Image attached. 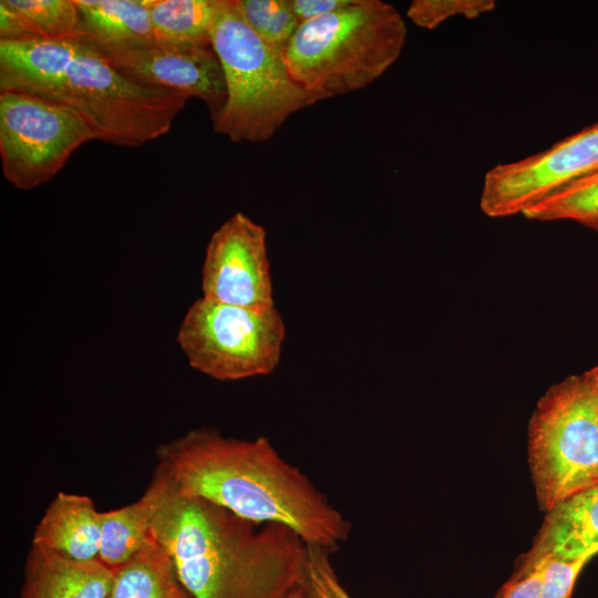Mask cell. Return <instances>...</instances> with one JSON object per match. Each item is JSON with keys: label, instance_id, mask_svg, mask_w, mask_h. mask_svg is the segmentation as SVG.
Segmentation results:
<instances>
[{"label": "cell", "instance_id": "25", "mask_svg": "<svg viewBox=\"0 0 598 598\" xmlns=\"http://www.w3.org/2000/svg\"><path fill=\"white\" fill-rule=\"evenodd\" d=\"M592 557L574 561L547 558L539 598H571L576 580Z\"/></svg>", "mask_w": 598, "mask_h": 598}, {"label": "cell", "instance_id": "24", "mask_svg": "<svg viewBox=\"0 0 598 598\" xmlns=\"http://www.w3.org/2000/svg\"><path fill=\"white\" fill-rule=\"evenodd\" d=\"M547 558L529 559L523 556L513 576L494 598H539Z\"/></svg>", "mask_w": 598, "mask_h": 598}, {"label": "cell", "instance_id": "19", "mask_svg": "<svg viewBox=\"0 0 598 598\" xmlns=\"http://www.w3.org/2000/svg\"><path fill=\"white\" fill-rule=\"evenodd\" d=\"M522 215L537 221L570 220L598 233V171L561 186Z\"/></svg>", "mask_w": 598, "mask_h": 598}, {"label": "cell", "instance_id": "21", "mask_svg": "<svg viewBox=\"0 0 598 598\" xmlns=\"http://www.w3.org/2000/svg\"><path fill=\"white\" fill-rule=\"evenodd\" d=\"M249 28L270 48L285 55L300 22L289 0H235Z\"/></svg>", "mask_w": 598, "mask_h": 598}, {"label": "cell", "instance_id": "14", "mask_svg": "<svg viewBox=\"0 0 598 598\" xmlns=\"http://www.w3.org/2000/svg\"><path fill=\"white\" fill-rule=\"evenodd\" d=\"M101 512L91 497L59 492L34 528L32 544L75 560L99 559Z\"/></svg>", "mask_w": 598, "mask_h": 598}, {"label": "cell", "instance_id": "13", "mask_svg": "<svg viewBox=\"0 0 598 598\" xmlns=\"http://www.w3.org/2000/svg\"><path fill=\"white\" fill-rule=\"evenodd\" d=\"M598 554V481L546 513L529 559L574 561Z\"/></svg>", "mask_w": 598, "mask_h": 598}, {"label": "cell", "instance_id": "26", "mask_svg": "<svg viewBox=\"0 0 598 598\" xmlns=\"http://www.w3.org/2000/svg\"><path fill=\"white\" fill-rule=\"evenodd\" d=\"M351 0H289L290 7L300 23L308 22L337 11Z\"/></svg>", "mask_w": 598, "mask_h": 598}, {"label": "cell", "instance_id": "4", "mask_svg": "<svg viewBox=\"0 0 598 598\" xmlns=\"http://www.w3.org/2000/svg\"><path fill=\"white\" fill-rule=\"evenodd\" d=\"M406 33L403 17L391 3L351 0L300 23L283 56L293 78L326 100L379 79L400 56Z\"/></svg>", "mask_w": 598, "mask_h": 598}, {"label": "cell", "instance_id": "27", "mask_svg": "<svg viewBox=\"0 0 598 598\" xmlns=\"http://www.w3.org/2000/svg\"><path fill=\"white\" fill-rule=\"evenodd\" d=\"M32 39L21 16L6 0L0 1V41Z\"/></svg>", "mask_w": 598, "mask_h": 598}, {"label": "cell", "instance_id": "3", "mask_svg": "<svg viewBox=\"0 0 598 598\" xmlns=\"http://www.w3.org/2000/svg\"><path fill=\"white\" fill-rule=\"evenodd\" d=\"M0 91L68 106L86 121L96 140L123 147L165 135L187 101L128 80L80 38L0 41Z\"/></svg>", "mask_w": 598, "mask_h": 598}, {"label": "cell", "instance_id": "20", "mask_svg": "<svg viewBox=\"0 0 598 598\" xmlns=\"http://www.w3.org/2000/svg\"><path fill=\"white\" fill-rule=\"evenodd\" d=\"M23 19L32 38H79V10L74 0H6Z\"/></svg>", "mask_w": 598, "mask_h": 598}, {"label": "cell", "instance_id": "10", "mask_svg": "<svg viewBox=\"0 0 598 598\" xmlns=\"http://www.w3.org/2000/svg\"><path fill=\"white\" fill-rule=\"evenodd\" d=\"M202 297L239 307H272L265 228L238 212L210 236L202 266Z\"/></svg>", "mask_w": 598, "mask_h": 598}, {"label": "cell", "instance_id": "1", "mask_svg": "<svg viewBox=\"0 0 598 598\" xmlns=\"http://www.w3.org/2000/svg\"><path fill=\"white\" fill-rule=\"evenodd\" d=\"M156 456L182 492L241 518L285 525L331 554L349 537L350 522L265 436L226 437L202 427L162 443Z\"/></svg>", "mask_w": 598, "mask_h": 598}, {"label": "cell", "instance_id": "7", "mask_svg": "<svg viewBox=\"0 0 598 598\" xmlns=\"http://www.w3.org/2000/svg\"><path fill=\"white\" fill-rule=\"evenodd\" d=\"M286 328L272 307H239L196 299L177 330L188 364L218 381L270 374L279 364Z\"/></svg>", "mask_w": 598, "mask_h": 598}, {"label": "cell", "instance_id": "22", "mask_svg": "<svg viewBox=\"0 0 598 598\" xmlns=\"http://www.w3.org/2000/svg\"><path fill=\"white\" fill-rule=\"evenodd\" d=\"M495 7L494 0H413L406 17L417 27L433 30L450 18L477 19Z\"/></svg>", "mask_w": 598, "mask_h": 598}, {"label": "cell", "instance_id": "16", "mask_svg": "<svg viewBox=\"0 0 598 598\" xmlns=\"http://www.w3.org/2000/svg\"><path fill=\"white\" fill-rule=\"evenodd\" d=\"M163 478L155 468L142 496L123 507L101 512L102 538L99 559L116 569L152 538V523L162 492Z\"/></svg>", "mask_w": 598, "mask_h": 598}, {"label": "cell", "instance_id": "28", "mask_svg": "<svg viewBox=\"0 0 598 598\" xmlns=\"http://www.w3.org/2000/svg\"><path fill=\"white\" fill-rule=\"evenodd\" d=\"M582 375L598 399V365L587 370Z\"/></svg>", "mask_w": 598, "mask_h": 598}, {"label": "cell", "instance_id": "11", "mask_svg": "<svg viewBox=\"0 0 598 598\" xmlns=\"http://www.w3.org/2000/svg\"><path fill=\"white\" fill-rule=\"evenodd\" d=\"M91 45L118 72L140 85L168 91L187 100L199 99L206 104L212 121L225 104V76L213 47L172 49L156 43Z\"/></svg>", "mask_w": 598, "mask_h": 598}, {"label": "cell", "instance_id": "5", "mask_svg": "<svg viewBox=\"0 0 598 598\" xmlns=\"http://www.w3.org/2000/svg\"><path fill=\"white\" fill-rule=\"evenodd\" d=\"M210 39L226 83V101L213 128L233 142H265L292 114L323 100L299 83L285 56L249 28L235 0H218Z\"/></svg>", "mask_w": 598, "mask_h": 598}, {"label": "cell", "instance_id": "2", "mask_svg": "<svg viewBox=\"0 0 598 598\" xmlns=\"http://www.w3.org/2000/svg\"><path fill=\"white\" fill-rule=\"evenodd\" d=\"M152 535L192 598H286L300 587L307 544L280 524H256L182 492L158 465Z\"/></svg>", "mask_w": 598, "mask_h": 598}, {"label": "cell", "instance_id": "15", "mask_svg": "<svg viewBox=\"0 0 598 598\" xmlns=\"http://www.w3.org/2000/svg\"><path fill=\"white\" fill-rule=\"evenodd\" d=\"M79 38L95 45L156 43L144 0H74Z\"/></svg>", "mask_w": 598, "mask_h": 598}, {"label": "cell", "instance_id": "6", "mask_svg": "<svg viewBox=\"0 0 598 598\" xmlns=\"http://www.w3.org/2000/svg\"><path fill=\"white\" fill-rule=\"evenodd\" d=\"M528 462L546 513L598 481V399L582 374L539 398L528 424Z\"/></svg>", "mask_w": 598, "mask_h": 598}, {"label": "cell", "instance_id": "9", "mask_svg": "<svg viewBox=\"0 0 598 598\" xmlns=\"http://www.w3.org/2000/svg\"><path fill=\"white\" fill-rule=\"evenodd\" d=\"M598 171V123L543 152L497 164L483 179L480 208L491 218L522 214L556 189Z\"/></svg>", "mask_w": 598, "mask_h": 598}, {"label": "cell", "instance_id": "8", "mask_svg": "<svg viewBox=\"0 0 598 598\" xmlns=\"http://www.w3.org/2000/svg\"><path fill=\"white\" fill-rule=\"evenodd\" d=\"M96 140L86 121L62 104L0 91V157L6 179L21 190L53 178L84 143Z\"/></svg>", "mask_w": 598, "mask_h": 598}, {"label": "cell", "instance_id": "23", "mask_svg": "<svg viewBox=\"0 0 598 598\" xmlns=\"http://www.w3.org/2000/svg\"><path fill=\"white\" fill-rule=\"evenodd\" d=\"M328 550L307 545L300 584L307 598H352L340 582Z\"/></svg>", "mask_w": 598, "mask_h": 598}, {"label": "cell", "instance_id": "29", "mask_svg": "<svg viewBox=\"0 0 598 598\" xmlns=\"http://www.w3.org/2000/svg\"><path fill=\"white\" fill-rule=\"evenodd\" d=\"M286 598H307L301 587L291 591Z\"/></svg>", "mask_w": 598, "mask_h": 598}, {"label": "cell", "instance_id": "12", "mask_svg": "<svg viewBox=\"0 0 598 598\" xmlns=\"http://www.w3.org/2000/svg\"><path fill=\"white\" fill-rule=\"evenodd\" d=\"M114 578L100 559L75 560L31 543L20 598H110Z\"/></svg>", "mask_w": 598, "mask_h": 598}, {"label": "cell", "instance_id": "17", "mask_svg": "<svg viewBox=\"0 0 598 598\" xmlns=\"http://www.w3.org/2000/svg\"><path fill=\"white\" fill-rule=\"evenodd\" d=\"M110 598H192L173 560L153 537L130 560L115 569Z\"/></svg>", "mask_w": 598, "mask_h": 598}, {"label": "cell", "instance_id": "18", "mask_svg": "<svg viewBox=\"0 0 598 598\" xmlns=\"http://www.w3.org/2000/svg\"><path fill=\"white\" fill-rule=\"evenodd\" d=\"M155 42L172 49L212 47L218 0H144Z\"/></svg>", "mask_w": 598, "mask_h": 598}]
</instances>
